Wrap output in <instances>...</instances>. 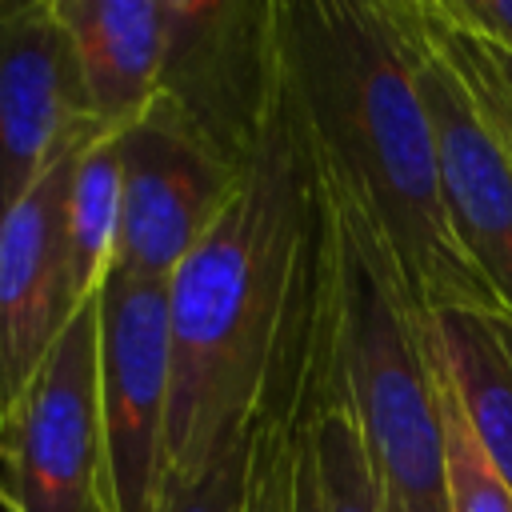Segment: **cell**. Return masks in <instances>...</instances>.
<instances>
[{"mask_svg":"<svg viewBox=\"0 0 512 512\" xmlns=\"http://www.w3.org/2000/svg\"><path fill=\"white\" fill-rule=\"evenodd\" d=\"M312 428H308V440H304V456H300V476H296V508L292 512H320V496H316V476H312Z\"/></svg>","mask_w":512,"mask_h":512,"instance_id":"44dd1931","label":"cell"},{"mask_svg":"<svg viewBox=\"0 0 512 512\" xmlns=\"http://www.w3.org/2000/svg\"><path fill=\"white\" fill-rule=\"evenodd\" d=\"M164 64L152 112L208 156L248 168L280 100V0H160Z\"/></svg>","mask_w":512,"mask_h":512,"instance_id":"277c9868","label":"cell"},{"mask_svg":"<svg viewBox=\"0 0 512 512\" xmlns=\"http://www.w3.org/2000/svg\"><path fill=\"white\" fill-rule=\"evenodd\" d=\"M328 184V180H324ZM336 220V372L364 448L408 512H448L432 316L372 228L328 188Z\"/></svg>","mask_w":512,"mask_h":512,"instance_id":"3957f363","label":"cell"},{"mask_svg":"<svg viewBox=\"0 0 512 512\" xmlns=\"http://www.w3.org/2000/svg\"><path fill=\"white\" fill-rule=\"evenodd\" d=\"M120 216H124L120 136L96 132L76 148L68 168V196H64V240H68V264L80 304L96 300L116 268Z\"/></svg>","mask_w":512,"mask_h":512,"instance_id":"4fadbf2b","label":"cell"},{"mask_svg":"<svg viewBox=\"0 0 512 512\" xmlns=\"http://www.w3.org/2000/svg\"><path fill=\"white\" fill-rule=\"evenodd\" d=\"M76 148L0 216V428L84 308L64 240V196Z\"/></svg>","mask_w":512,"mask_h":512,"instance_id":"9c48e42d","label":"cell"},{"mask_svg":"<svg viewBox=\"0 0 512 512\" xmlns=\"http://www.w3.org/2000/svg\"><path fill=\"white\" fill-rule=\"evenodd\" d=\"M436 336V332H432ZM436 384H440V424H444V500L448 512H512V484L476 444L448 368L436 348Z\"/></svg>","mask_w":512,"mask_h":512,"instance_id":"9a60e30c","label":"cell"},{"mask_svg":"<svg viewBox=\"0 0 512 512\" xmlns=\"http://www.w3.org/2000/svg\"><path fill=\"white\" fill-rule=\"evenodd\" d=\"M312 476H316V496L320 512H408L384 472L376 468L372 452L364 448V436L352 420V412L340 400L320 408L312 420Z\"/></svg>","mask_w":512,"mask_h":512,"instance_id":"5bb4252c","label":"cell"},{"mask_svg":"<svg viewBox=\"0 0 512 512\" xmlns=\"http://www.w3.org/2000/svg\"><path fill=\"white\" fill-rule=\"evenodd\" d=\"M68 44L80 108L96 132H128L160 92L164 4L160 0H52Z\"/></svg>","mask_w":512,"mask_h":512,"instance_id":"8fae6325","label":"cell"},{"mask_svg":"<svg viewBox=\"0 0 512 512\" xmlns=\"http://www.w3.org/2000/svg\"><path fill=\"white\" fill-rule=\"evenodd\" d=\"M424 8H428V20H432V28H436V36H440V44L448 48V56H452V64L460 68V76L468 80V88L476 92V100L484 104V112H488V120L496 124V132L504 136V144H508V152H512V112H508V104H504V96L496 92V84L488 80V72H484V64L476 60V52H472V44H468V36H464V28H456L440 8H436V0H424Z\"/></svg>","mask_w":512,"mask_h":512,"instance_id":"ac0fdd59","label":"cell"},{"mask_svg":"<svg viewBox=\"0 0 512 512\" xmlns=\"http://www.w3.org/2000/svg\"><path fill=\"white\" fill-rule=\"evenodd\" d=\"M440 12L468 28L472 36H480L484 44L512 52V0H436Z\"/></svg>","mask_w":512,"mask_h":512,"instance_id":"d6986e66","label":"cell"},{"mask_svg":"<svg viewBox=\"0 0 512 512\" xmlns=\"http://www.w3.org/2000/svg\"><path fill=\"white\" fill-rule=\"evenodd\" d=\"M0 508L8 512V456H4V440H0Z\"/></svg>","mask_w":512,"mask_h":512,"instance_id":"7402d4cb","label":"cell"},{"mask_svg":"<svg viewBox=\"0 0 512 512\" xmlns=\"http://www.w3.org/2000/svg\"><path fill=\"white\" fill-rule=\"evenodd\" d=\"M412 4L416 76L432 112L448 224L496 304L512 316V152L440 44L424 0Z\"/></svg>","mask_w":512,"mask_h":512,"instance_id":"52a82bcc","label":"cell"},{"mask_svg":"<svg viewBox=\"0 0 512 512\" xmlns=\"http://www.w3.org/2000/svg\"><path fill=\"white\" fill-rule=\"evenodd\" d=\"M120 168L124 216L112 272L168 284L232 200L240 168L208 156L156 112L120 132Z\"/></svg>","mask_w":512,"mask_h":512,"instance_id":"ba28073f","label":"cell"},{"mask_svg":"<svg viewBox=\"0 0 512 512\" xmlns=\"http://www.w3.org/2000/svg\"><path fill=\"white\" fill-rule=\"evenodd\" d=\"M252 484V436L216 456L196 480L156 492L152 512H248Z\"/></svg>","mask_w":512,"mask_h":512,"instance_id":"e0dca14e","label":"cell"},{"mask_svg":"<svg viewBox=\"0 0 512 512\" xmlns=\"http://www.w3.org/2000/svg\"><path fill=\"white\" fill-rule=\"evenodd\" d=\"M96 376L112 512H152L172 408L168 284L112 272L96 296Z\"/></svg>","mask_w":512,"mask_h":512,"instance_id":"5b68a950","label":"cell"},{"mask_svg":"<svg viewBox=\"0 0 512 512\" xmlns=\"http://www.w3.org/2000/svg\"><path fill=\"white\" fill-rule=\"evenodd\" d=\"M432 332L476 444L512 484V316L500 304H452L432 312Z\"/></svg>","mask_w":512,"mask_h":512,"instance_id":"7c38bea8","label":"cell"},{"mask_svg":"<svg viewBox=\"0 0 512 512\" xmlns=\"http://www.w3.org/2000/svg\"><path fill=\"white\" fill-rule=\"evenodd\" d=\"M280 60L328 188L432 316L496 304L452 236L408 0H280Z\"/></svg>","mask_w":512,"mask_h":512,"instance_id":"7a4b0ae2","label":"cell"},{"mask_svg":"<svg viewBox=\"0 0 512 512\" xmlns=\"http://www.w3.org/2000/svg\"><path fill=\"white\" fill-rule=\"evenodd\" d=\"M8 512H112L104 476L96 300H88L0 428Z\"/></svg>","mask_w":512,"mask_h":512,"instance_id":"8992f818","label":"cell"},{"mask_svg":"<svg viewBox=\"0 0 512 512\" xmlns=\"http://www.w3.org/2000/svg\"><path fill=\"white\" fill-rule=\"evenodd\" d=\"M336 320L332 196L284 80L232 200L168 280L172 408L160 488L196 480L264 412L316 416L332 404Z\"/></svg>","mask_w":512,"mask_h":512,"instance_id":"6da1fadb","label":"cell"},{"mask_svg":"<svg viewBox=\"0 0 512 512\" xmlns=\"http://www.w3.org/2000/svg\"><path fill=\"white\" fill-rule=\"evenodd\" d=\"M436 8H440V4H436ZM456 28H460V24H456ZM464 36H468V44H472L476 60L484 64L488 80L496 84V92L504 96V104H508V112H512V52H500V48L484 44V40H480V36H472L468 28H464Z\"/></svg>","mask_w":512,"mask_h":512,"instance_id":"ffe728a7","label":"cell"},{"mask_svg":"<svg viewBox=\"0 0 512 512\" xmlns=\"http://www.w3.org/2000/svg\"><path fill=\"white\" fill-rule=\"evenodd\" d=\"M88 136L52 0H0V216Z\"/></svg>","mask_w":512,"mask_h":512,"instance_id":"30bf717a","label":"cell"},{"mask_svg":"<svg viewBox=\"0 0 512 512\" xmlns=\"http://www.w3.org/2000/svg\"><path fill=\"white\" fill-rule=\"evenodd\" d=\"M316 416H260L252 428L248 512H292L304 440Z\"/></svg>","mask_w":512,"mask_h":512,"instance_id":"2e32d148","label":"cell"}]
</instances>
